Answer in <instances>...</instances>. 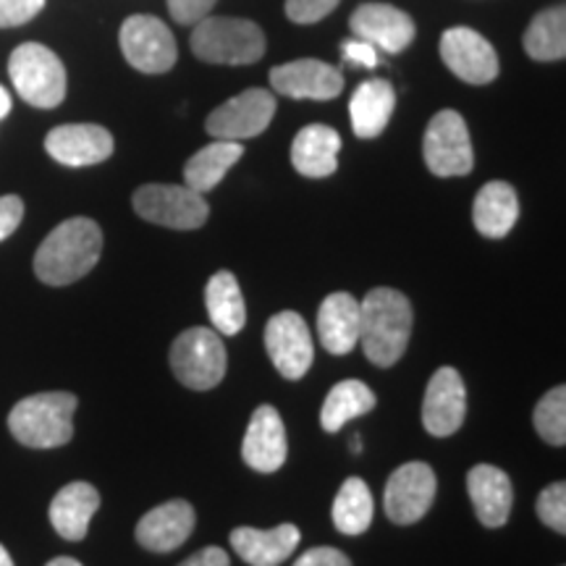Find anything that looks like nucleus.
I'll list each match as a JSON object with an SVG mask.
<instances>
[{"label": "nucleus", "mask_w": 566, "mask_h": 566, "mask_svg": "<svg viewBox=\"0 0 566 566\" xmlns=\"http://www.w3.org/2000/svg\"><path fill=\"white\" fill-rule=\"evenodd\" d=\"M265 34L252 19L205 17L192 32V53L216 66H250L265 55Z\"/></svg>", "instance_id": "nucleus-4"}, {"label": "nucleus", "mask_w": 566, "mask_h": 566, "mask_svg": "<svg viewBox=\"0 0 566 566\" xmlns=\"http://www.w3.org/2000/svg\"><path fill=\"white\" fill-rule=\"evenodd\" d=\"M265 349L271 363L286 380H300L310 373L315 359L313 336L300 313L283 310L265 325Z\"/></svg>", "instance_id": "nucleus-12"}, {"label": "nucleus", "mask_w": 566, "mask_h": 566, "mask_svg": "<svg viewBox=\"0 0 566 566\" xmlns=\"http://www.w3.org/2000/svg\"><path fill=\"white\" fill-rule=\"evenodd\" d=\"M533 424L537 436L551 446L566 443V388L556 386L537 401L533 412Z\"/></svg>", "instance_id": "nucleus-32"}, {"label": "nucleus", "mask_w": 566, "mask_h": 566, "mask_svg": "<svg viewBox=\"0 0 566 566\" xmlns=\"http://www.w3.org/2000/svg\"><path fill=\"white\" fill-rule=\"evenodd\" d=\"M317 334L325 352L349 354L359 344V300L349 292H336L325 296L317 310Z\"/></svg>", "instance_id": "nucleus-23"}, {"label": "nucleus", "mask_w": 566, "mask_h": 566, "mask_svg": "<svg viewBox=\"0 0 566 566\" xmlns=\"http://www.w3.org/2000/svg\"><path fill=\"white\" fill-rule=\"evenodd\" d=\"M359 451H363V438L354 436L352 438V454H359Z\"/></svg>", "instance_id": "nucleus-44"}, {"label": "nucleus", "mask_w": 566, "mask_h": 566, "mask_svg": "<svg viewBox=\"0 0 566 566\" xmlns=\"http://www.w3.org/2000/svg\"><path fill=\"white\" fill-rule=\"evenodd\" d=\"M195 525L197 516L192 504L184 499H174L150 509V512L142 516L134 535H137V543L145 551H153V554H171V551L189 541Z\"/></svg>", "instance_id": "nucleus-18"}, {"label": "nucleus", "mask_w": 566, "mask_h": 566, "mask_svg": "<svg viewBox=\"0 0 566 566\" xmlns=\"http://www.w3.org/2000/svg\"><path fill=\"white\" fill-rule=\"evenodd\" d=\"M520 218V200L512 184L488 181L472 205V223L485 239H504Z\"/></svg>", "instance_id": "nucleus-26"}, {"label": "nucleus", "mask_w": 566, "mask_h": 566, "mask_svg": "<svg viewBox=\"0 0 566 566\" xmlns=\"http://www.w3.org/2000/svg\"><path fill=\"white\" fill-rule=\"evenodd\" d=\"M21 218H24V200L17 195L0 197V242L19 229Z\"/></svg>", "instance_id": "nucleus-37"}, {"label": "nucleus", "mask_w": 566, "mask_h": 566, "mask_svg": "<svg viewBox=\"0 0 566 566\" xmlns=\"http://www.w3.org/2000/svg\"><path fill=\"white\" fill-rule=\"evenodd\" d=\"M101 509V493L90 483L63 485L51 501V525L63 541L80 543L87 535L92 516Z\"/></svg>", "instance_id": "nucleus-24"}, {"label": "nucleus", "mask_w": 566, "mask_h": 566, "mask_svg": "<svg viewBox=\"0 0 566 566\" xmlns=\"http://www.w3.org/2000/svg\"><path fill=\"white\" fill-rule=\"evenodd\" d=\"M294 566H352V562L338 548L321 546V548L307 551V554H302L296 558Z\"/></svg>", "instance_id": "nucleus-39"}, {"label": "nucleus", "mask_w": 566, "mask_h": 566, "mask_svg": "<svg viewBox=\"0 0 566 566\" xmlns=\"http://www.w3.org/2000/svg\"><path fill=\"white\" fill-rule=\"evenodd\" d=\"M45 9V0H0V27H21Z\"/></svg>", "instance_id": "nucleus-35"}, {"label": "nucleus", "mask_w": 566, "mask_h": 566, "mask_svg": "<svg viewBox=\"0 0 566 566\" xmlns=\"http://www.w3.org/2000/svg\"><path fill=\"white\" fill-rule=\"evenodd\" d=\"M275 116V97L273 92L252 87L233 95L231 101L218 105L210 113L205 129L212 139H229V142H244L252 137H260L268 126H271Z\"/></svg>", "instance_id": "nucleus-10"}, {"label": "nucleus", "mask_w": 566, "mask_h": 566, "mask_svg": "<svg viewBox=\"0 0 566 566\" xmlns=\"http://www.w3.org/2000/svg\"><path fill=\"white\" fill-rule=\"evenodd\" d=\"M103 231L92 218H69L48 233L34 254V273L48 286H69L97 265Z\"/></svg>", "instance_id": "nucleus-1"}, {"label": "nucleus", "mask_w": 566, "mask_h": 566, "mask_svg": "<svg viewBox=\"0 0 566 566\" xmlns=\"http://www.w3.org/2000/svg\"><path fill=\"white\" fill-rule=\"evenodd\" d=\"M216 3L218 0H168V11L179 24H197V21L210 17Z\"/></svg>", "instance_id": "nucleus-36"}, {"label": "nucleus", "mask_w": 566, "mask_h": 566, "mask_svg": "<svg viewBox=\"0 0 566 566\" xmlns=\"http://www.w3.org/2000/svg\"><path fill=\"white\" fill-rule=\"evenodd\" d=\"M113 147V134L101 124H63L45 137L48 155L69 168L97 166L111 158Z\"/></svg>", "instance_id": "nucleus-16"}, {"label": "nucleus", "mask_w": 566, "mask_h": 566, "mask_svg": "<svg viewBox=\"0 0 566 566\" xmlns=\"http://www.w3.org/2000/svg\"><path fill=\"white\" fill-rule=\"evenodd\" d=\"M535 509L543 525L556 530L558 535L566 533V485L564 483H551L548 488H543V493L537 495Z\"/></svg>", "instance_id": "nucleus-33"}, {"label": "nucleus", "mask_w": 566, "mask_h": 566, "mask_svg": "<svg viewBox=\"0 0 566 566\" xmlns=\"http://www.w3.org/2000/svg\"><path fill=\"white\" fill-rule=\"evenodd\" d=\"M296 525H279L273 530L237 527L231 533V548L250 566H281L300 546Z\"/></svg>", "instance_id": "nucleus-21"}, {"label": "nucleus", "mask_w": 566, "mask_h": 566, "mask_svg": "<svg viewBox=\"0 0 566 566\" xmlns=\"http://www.w3.org/2000/svg\"><path fill=\"white\" fill-rule=\"evenodd\" d=\"M467 493H470L472 506L480 525L504 527L514 506V485L512 478L501 467L478 464L467 472Z\"/></svg>", "instance_id": "nucleus-20"}, {"label": "nucleus", "mask_w": 566, "mask_h": 566, "mask_svg": "<svg viewBox=\"0 0 566 566\" xmlns=\"http://www.w3.org/2000/svg\"><path fill=\"white\" fill-rule=\"evenodd\" d=\"M271 84L279 95L294 101H334L342 95L344 76L331 63L300 59L271 69Z\"/></svg>", "instance_id": "nucleus-15"}, {"label": "nucleus", "mask_w": 566, "mask_h": 566, "mask_svg": "<svg viewBox=\"0 0 566 566\" xmlns=\"http://www.w3.org/2000/svg\"><path fill=\"white\" fill-rule=\"evenodd\" d=\"M11 113V95H9V90L3 87V84H0V122H3L6 116H9Z\"/></svg>", "instance_id": "nucleus-41"}, {"label": "nucleus", "mask_w": 566, "mask_h": 566, "mask_svg": "<svg viewBox=\"0 0 566 566\" xmlns=\"http://www.w3.org/2000/svg\"><path fill=\"white\" fill-rule=\"evenodd\" d=\"M467 388L454 367H438L422 399V424L430 436L449 438L464 424Z\"/></svg>", "instance_id": "nucleus-14"}, {"label": "nucleus", "mask_w": 566, "mask_h": 566, "mask_svg": "<svg viewBox=\"0 0 566 566\" xmlns=\"http://www.w3.org/2000/svg\"><path fill=\"white\" fill-rule=\"evenodd\" d=\"M412 336V304L396 289L380 286L359 302V344L378 367H391L405 357Z\"/></svg>", "instance_id": "nucleus-2"}, {"label": "nucleus", "mask_w": 566, "mask_h": 566, "mask_svg": "<svg viewBox=\"0 0 566 566\" xmlns=\"http://www.w3.org/2000/svg\"><path fill=\"white\" fill-rule=\"evenodd\" d=\"M226 346L212 328H189L171 346V370L192 391H210L226 378Z\"/></svg>", "instance_id": "nucleus-7"}, {"label": "nucleus", "mask_w": 566, "mask_h": 566, "mask_svg": "<svg viewBox=\"0 0 566 566\" xmlns=\"http://www.w3.org/2000/svg\"><path fill=\"white\" fill-rule=\"evenodd\" d=\"M373 493L363 478H346L334 501V525L344 535H363L373 525Z\"/></svg>", "instance_id": "nucleus-30"}, {"label": "nucleus", "mask_w": 566, "mask_h": 566, "mask_svg": "<svg viewBox=\"0 0 566 566\" xmlns=\"http://www.w3.org/2000/svg\"><path fill=\"white\" fill-rule=\"evenodd\" d=\"M396 92L386 80H367L357 87L349 101L352 129L359 139H373L391 122Z\"/></svg>", "instance_id": "nucleus-25"}, {"label": "nucleus", "mask_w": 566, "mask_h": 566, "mask_svg": "<svg viewBox=\"0 0 566 566\" xmlns=\"http://www.w3.org/2000/svg\"><path fill=\"white\" fill-rule=\"evenodd\" d=\"M525 51L533 61H562L566 55V11L564 6L541 11L525 32Z\"/></svg>", "instance_id": "nucleus-31"}, {"label": "nucleus", "mask_w": 566, "mask_h": 566, "mask_svg": "<svg viewBox=\"0 0 566 566\" xmlns=\"http://www.w3.org/2000/svg\"><path fill=\"white\" fill-rule=\"evenodd\" d=\"M436 472L424 462L396 467L386 483V514L394 525H415L430 512L436 501Z\"/></svg>", "instance_id": "nucleus-11"}, {"label": "nucleus", "mask_w": 566, "mask_h": 566, "mask_svg": "<svg viewBox=\"0 0 566 566\" xmlns=\"http://www.w3.org/2000/svg\"><path fill=\"white\" fill-rule=\"evenodd\" d=\"M134 210L147 223L176 231H195L208 223L210 208L205 197L187 184H145L132 197Z\"/></svg>", "instance_id": "nucleus-6"}, {"label": "nucleus", "mask_w": 566, "mask_h": 566, "mask_svg": "<svg viewBox=\"0 0 566 566\" xmlns=\"http://www.w3.org/2000/svg\"><path fill=\"white\" fill-rule=\"evenodd\" d=\"M375 394L363 380H342L331 388L321 409V424L325 433H338L346 422L357 420L375 409Z\"/></svg>", "instance_id": "nucleus-29"}, {"label": "nucleus", "mask_w": 566, "mask_h": 566, "mask_svg": "<svg viewBox=\"0 0 566 566\" xmlns=\"http://www.w3.org/2000/svg\"><path fill=\"white\" fill-rule=\"evenodd\" d=\"M179 566H231V562H229V554H226V551L208 546V548L197 551V554H192L189 558H184Z\"/></svg>", "instance_id": "nucleus-40"}, {"label": "nucleus", "mask_w": 566, "mask_h": 566, "mask_svg": "<svg viewBox=\"0 0 566 566\" xmlns=\"http://www.w3.org/2000/svg\"><path fill=\"white\" fill-rule=\"evenodd\" d=\"M45 566H82V564L71 556H59V558H53V562H48Z\"/></svg>", "instance_id": "nucleus-42"}, {"label": "nucleus", "mask_w": 566, "mask_h": 566, "mask_svg": "<svg viewBox=\"0 0 566 566\" xmlns=\"http://www.w3.org/2000/svg\"><path fill=\"white\" fill-rule=\"evenodd\" d=\"M422 158L430 174L449 179V176H467L475 168V153H472L470 129L462 113L438 111L430 118L422 139Z\"/></svg>", "instance_id": "nucleus-8"}, {"label": "nucleus", "mask_w": 566, "mask_h": 566, "mask_svg": "<svg viewBox=\"0 0 566 566\" xmlns=\"http://www.w3.org/2000/svg\"><path fill=\"white\" fill-rule=\"evenodd\" d=\"M342 0H286V17L294 24H317L338 9Z\"/></svg>", "instance_id": "nucleus-34"}, {"label": "nucleus", "mask_w": 566, "mask_h": 566, "mask_svg": "<svg viewBox=\"0 0 566 566\" xmlns=\"http://www.w3.org/2000/svg\"><path fill=\"white\" fill-rule=\"evenodd\" d=\"M76 396L48 391L21 399L9 415V430L21 446L30 449H59L74 438Z\"/></svg>", "instance_id": "nucleus-3"}, {"label": "nucleus", "mask_w": 566, "mask_h": 566, "mask_svg": "<svg viewBox=\"0 0 566 566\" xmlns=\"http://www.w3.org/2000/svg\"><path fill=\"white\" fill-rule=\"evenodd\" d=\"M338 153H342V134L334 126L310 124L294 137L292 163L307 179H325L336 174Z\"/></svg>", "instance_id": "nucleus-22"}, {"label": "nucleus", "mask_w": 566, "mask_h": 566, "mask_svg": "<svg viewBox=\"0 0 566 566\" xmlns=\"http://www.w3.org/2000/svg\"><path fill=\"white\" fill-rule=\"evenodd\" d=\"M118 42L129 66L142 74H166L179 59L174 32L158 17H147V13L126 19L118 32Z\"/></svg>", "instance_id": "nucleus-9"}, {"label": "nucleus", "mask_w": 566, "mask_h": 566, "mask_svg": "<svg viewBox=\"0 0 566 566\" xmlns=\"http://www.w3.org/2000/svg\"><path fill=\"white\" fill-rule=\"evenodd\" d=\"M244 147L242 142H229V139H216L212 145L202 147L200 153H195L192 158L184 166V184L195 192H210L218 184L223 181V176L242 160Z\"/></svg>", "instance_id": "nucleus-28"}, {"label": "nucleus", "mask_w": 566, "mask_h": 566, "mask_svg": "<svg viewBox=\"0 0 566 566\" xmlns=\"http://www.w3.org/2000/svg\"><path fill=\"white\" fill-rule=\"evenodd\" d=\"M0 566H13V558L3 546H0Z\"/></svg>", "instance_id": "nucleus-43"}, {"label": "nucleus", "mask_w": 566, "mask_h": 566, "mask_svg": "<svg viewBox=\"0 0 566 566\" xmlns=\"http://www.w3.org/2000/svg\"><path fill=\"white\" fill-rule=\"evenodd\" d=\"M352 32L386 53H401L415 42V19L391 3H365L352 13Z\"/></svg>", "instance_id": "nucleus-17"}, {"label": "nucleus", "mask_w": 566, "mask_h": 566, "mask_svg": "<svg viewBox=\"0 0 566 566\" xmlns=\"http://www.w3.org/2000/svg\"><path fill=\"white\" fill-rule=\"evenodd\" d=\"M441 59L451 74L467 84H491L499 76V53L493 42L472 27H451L441 38Z\"/></svg>", "instance_id": "nucleus-13"}, {"label": "nucleus", "mask_w": 566, "mask_h": 566, "mask_svg": "<svg viewBox=\"0 0 566 566\" xmlns=\"http://www.w3.org/2000/svg\"><path fill=\"white\" fill-rule=\"evenodd\" d=\"M9 76L21 101L34 108H59L66 97L69 80L63 61L42 42H24L11 53Z\"/></svg>", "instance_id": "nucleus-5"}, {"label": "nucleus", "mask_w": 566, "mask_h": 566, "mask_svg": "<svg viewBox=\"0 0 566 566\" xmlns=\"http://www.w3.org/2000/svg\"><path fill=\"white\" fill-rule=\"evenodd\" d=\"M289 457V441H286V428L279 409L271 405H260L254 409L250 428H247L244 443H242V459L247 467H252L254 472H275L281 470L283 462Z\"/></svg>", "instance_id": "nucleus-19"}, {"label": "nucleus", "mask_w": 566, "mask_h": 566, "mask_svg": "<svg viewBox=\"0 0 566 566\" xmlns=\"http://www.w3.org/2000/svg\"><path fill=\"white\" fill-rule=\"evenodd\" d=\"M344 59L354 63V66H365V69H375L378 66V48L370 45L365 40H349L342 45Z\"/></svg>", "instance_id": "nucleus-38"}, {"label": "nucleus", "mask_w": 566, "mask_h": 566, "mask_svg": "<svg viewBox=\"0 0 566 566\" xmlns=\"http://www.w3.org/2000/svg\"><path fill=\"white\" fill-rule=\"evenodd\" d=\"M205 307H208L212 331L221 336H237L247 323L244 294L231 271H218L205 286Z\"/></svg>", "instance_id": "nucleus-27"}]
</instances>
